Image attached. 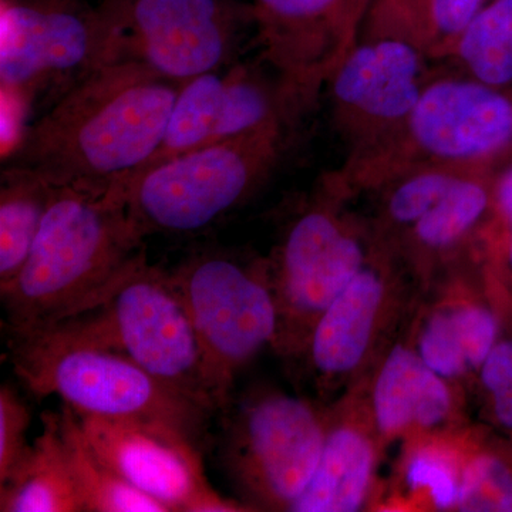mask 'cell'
Wrapping results in <instances>:
<instances>
[{"label": "cell", "mask_w": 512, "mask_h": 512, "mask_svg": "<svg viewBox=\"0 0 512 512\" xmlns=\"http://www.w3.org/2000/svg\"><path fill=\"white\" fill-rule=\"evenodd\" d=\"M181 84L140 63L101 64L20 131L5 168L52 185L127 184L160 147Z\"/></svg>", "instance_id": "cell-1"}, {"label": "cell", "mask_w": 512, "mask_h": 512, "mask_svg": "<svg viewBox=\"0 0 512 512\" xmlns=\"http://www.w3.org/2000/svg\"><path fill=\"white\" fill-rule=\"evenodd\" d=\"M126 185H53L25 265L0 288L9 335L92 308L146 251Z\"/></svg>", "instance_id": "cell-2"}, {"label": "cell", "mask_w": 512, "mask_h": 512, "mask_svg": "<svg viewBox=\"0 0 512 512\" xmlns=\"http://www.w3.org/2000/svg\"><path fill=\"white\" fill-rule=\"evenodd\" d=\"M13 372L36 399L59 396L83 416L148 421L201 444L212 414L116 350L43 328L9 335Z\"/></svg>", "instance_id": "cell-3"}, {"label": "cell", "mask_w": 512, "mask_h": 512, "mask_svg": "<svg viewBox=\"0 0 512 512\" xmlns=\"http://www.w3.org/2000/svg\"><path fill=\"white\" fill-rule=\"evenodd\" d=\"M47 328L123 353L185 399L217 412L183 298L171 272L151 265L146 251L96 305Z\"/></svg>", "instance_id": "cell-4"}, {"label": "cell", "mask_w": 512, "mask_h": 512, "mask_svg": "<svg viewBox=\"0 0 512 512\" xmlns=\"http://www.w3.org/2000/svg\"><path fill=\"white\" fill-rule=\"evenodd\" d=\"M275 123L154 165L128 181L127 202L146 235L204 231L241 207L278 163L286 127Z\"/></svg>", "instance_id": "cell-5"}, {"label": "cell", "mask_w": 512, "mask_h": 512, "mask_svg": "<svg viewBox=\"0 0 512 512\" xmlns=\"http://www.w3.org/2000/svg\"><path fill=\"white\" fill-rule=\"evenodd\" d=\"M170 272L200 342L215 409L228 412L239 373L278 338L269 261L210 251Z\"/></svg>", "instance_id": "cell-6"}, {"label": "cell", "mask_w": 512, "mask_h": 512, "mask_svg": "<svg viewBox=\"0 0 512 512\" xmlns=\"http://www.w3.org/2000/svg\"><path fill=\"white\" fill-rule=\"evenodd\" d=\"M345 201L323 185L268 259L279 319L274 349L284 359H302L316 322L375 247L373 232L345 211Z\"/></svg>", "instance_id": "cell-7"}, {"label": "cell", "mask_w": 512, "mask_h": 512, "mask_svg": "<svg viewBox=\"0 0 512 512\" xmlns=\"http://www.w3.org/2000/svg\"><path fill=\"white\" fill-rule=\"evenodd\" d=\"M326 426L328 404L276 389L242 397L221 446L239 501L249 511H292L318 467Z\"/></svg>", "instance_id": "cell-8"}, {"label": "cell", "mask_w": 512, "mask_h": 512, "mask_svg": "<svg viewBox=\"0 0 512 512\" xmlns=\"http://www.w3.org/2000/svg\"><path fill=\"white\" fill-rule=\"evenodd\" d=\"M421 296L409 266L375 238L366 264L322 313L303 353L320 396L345 392L369 376L412 320Z\"/></svg>", "instance_id": "cell-9"}, {"label": "cell", "mask_w": 512, "mask_h": 512, "mask_svg": "<svg viewBox=\"0 0 512 512\" xmlns=\"http://www.w3.org/2000/svg\"><path fill=\"white\" fill-rule=\"evenodd\" d=\"M103 64L134 62L173 82L217 72L251 23L238 0H104Z\"/></svg>", "instance_id": "cell-10"}, {"label": "cell", "mask_w": 512, "mask_h": 512, "mask_svg": "<svg viewBox=\"0 0 512 512\" xmlns=\"http://www.w3.org/2000/svg\"><path fill=\"white\" fill-rule=\"evenodd\" d=\"M512 147V89L471 79L427 82L400 136L363 165L375 173L372 188L389 180L394 163L474 165L495 163ZM393 178V180H394Z\"/></svg>", "instance_id": "cell-11"}, {"label": "cell", "mask_w": 512, "mask_h": 512, "mask_svg": "<svg viewBox=\"0 0 512 512\" xmlns=\"http://www.w3.org/2000/svg\"><path fill=\"white\" fill-rule=\"evenodd\" d=\"M3 99L26 103L47 84L74 83L103 64L99 12L82 0H2Z\"/></svg>", "instance_id": "cell-12"}, {"label": "cell", "mask_w": 512, "mask_h": 512, "mask_svg": "<svg viewBox=\"0 0 512 512\" xmlns=\"http://www.w3.org/2000/svg\"><path fill=\"white\" fill-rule=\"evenodd\" d=\"M426 60L399 37H362L336 67L328 82L333 116L352 143L353 163L400 136L426 87Z\"/></svg>", "instance_id": "cell-13"}, {"label": "cell", "mask_w": 512, "mask_h": 512, "mask_svg": "<svg viewBox=\"0 0 512 512\" xmlns=\"http://www.w3.org/2000/svg\"><path fill=\"white\" fill-rule=\"evenodd\" d=\"M373 0H251L262 59L299 111L360 40Z\"/></svg>", "instance_id": "cell-14"}, {"label": "cell", "mask_w": 512, "mask_h": 512, "mask_svg": "<svg viewBox=\"0 0 512 512\" xmlns=\"http://www.w3.org/2000/svg\"><path fill=\"white\" fill-rule=\"evenodd\" d=\"M79 419L96 453L168 512L249 511L241 501L228 500L212 487L202 466L200 444L187 434L148 421L83 414Z\"/></svg>", "instance_id": "cell-15"}, {"label": "cell", "mask_w": 512, "mask_h": 512, "mask_svg": "<svg viewBox=\"0 0 512 512\" xmlns=\"http://www.w3.org/2000/svg\"><path fill=\"white\" fill-rule=\"evenodd\" d=\"M463 262L426 289L431 298L417 306L407 335L426 365L461 390H474L478 372L493 349L498 318L483 278ZM424 291V292H426Z\"/></svg>", "instance_id": "cell-16"}, {"label": "cell", "mask_w": 512, "mask_h": 512, "mask_svg": "<svg viewBox=\"0 0 512 512\" xmlns=\"http://www.w3.org/2000/svg\"><path fill=\"white\" fill-rule=\"evenodd\" d=\"M367 402L383 446L467 427L464 390L434 372L409 335L394 340L366 377Z\"/></svg>", "instance_id": "cell-17"}, {"label": "cell", "mask_w": 512, "mask_h": 512, "mask_svg": "<svg viewBox=\"0 0 512 512\" xmlns=\"http://www.w3.org/2000/svg\"><path fill=\"white\" fill-rule=\"evenodd\" d=\"M366 377L328 404L318 467L291 512H357L372 504L384 446L367 402Z\"/></svg>", "instance_id": "cell-18"}, {"label": "cell", "mask_w": 512, "mask_h": 512, "mask_svg": "<svg viewBox=\"0 0 512 512\" xmlns=\"http://www.w3.org/2000/svg\"><path fill=\"white\" fill-rule=\"evenodd\" d=\"M493 164L471 167L423 218L386 244L409 266L423 292L463 262L468 245L494 227L500 173Z\"/></svg>", "instance_id": "cell-19"}, {"label": "cell", "mask_w": 512, "mask_h": 512, "mask_svg": "<svg viewBox=\"0 0 512 512\" xmlns=\"http://www.w3.org/2000/svg\"><path fill=\"white\" fill-rule=\"evenodd\" d=\"M42 426L28 454L0 483V511H86L60 430L59 412L43 413Z\"/></svg>", "instance_id": "cell-20"}, {"label": "cell", "mask_w": 512, "mask_h": 512, "mask_svg": "<svg viewBox=\"0 0 512 512\" xmlns=\"http://www.w3.org/2000/svg\"><path fill=\"white\" fill-rule=\"evenodd\" d=\"M487 0H373L363 37H399L427 57L450 56L454 43Z\"/></svg>", "instance_id": "cell-21"}, {"label": "cell", "mask_w": 512, "mask_h": 512, "mask_svg": "<svg viewBox=\"0 0 512 512\" xmlns=\"http://www.w3.org/2000/svg\"><path fill=\"white\" fill-rule=\"evenodd\" d=\"M476 426L416 437L403 443L400 490L427 510L456 511L461 477Z\"/></svg>", "instance_id": "cell-22"}, {"label": "cell", "mask_w": 512, "mask_h": 512, "mask_svg": "<svg viewBox=\"0 0 512 512\" xmlns=\"http://www.w3.org/2000/svg\"><path fill=\"white\" fill-rule=\"evenodd\" d=\"M483 278L498 318V335L478 372L474 393L480 399L484 426L512 434V284L485 247Z\"/></svg>", "instance_id": "cell-23"}, {"label": "cell", "mask_w": 512, "mask_h": 512, "mask_svg": "<svg viewBox=\"0 0 512 512\" xmlns=\"http://www.w3.org/2000/svg\"><path fill=\"white\" fill-rule=\"evenodd\" d=\"M60 430L86 512H168L133 485L96 453L82 429L79 414L63 403Z\"/></svg>", "instance_id": "cell-24"}, {"label": "cell", "mask_w": 512, "mask_h": 512, "mask_svg": "<svg viewBox=\"0 0 512 512\" xmlns=\"http://www.w3.org/2000/svg\"><path fill=\"white\" fill-rule=\"evenodd\" d=\"M53 185L39 175L5 168L0 187V288L10 284L32 251Z\"/></svg>", "instance_id": "cell-25"}, {"label": "cell", "mask_w": 512, "mask_h": 512, "mask_svg": "<svg viewBox=\"0 0 512 512\" xmlns=\"http://www.w3.org/2000/svg\"><path fill=\"white\" fill-rule=\"evenodd\" d=\"M225 83L227 72L217 70L181 84L160 147L133 177L170 158L211 143L221 117Z\"/></svg>", "instance_id": "cell-26"}, {"label": "cell", "mask_w": 512, "mask_h": 512, "mask_svg": "<svg viewBox=\"0 0 512 512\" xmlns=\"http://www.w3.org/2000/svg\"><path fill=\"white\" fill-rule=\"evenodd\" d=\"M450 56L471 79L512 89V0H487L460 33Z\"/></svg>", "instance_id": "cell-27"}, {"label": "cell", "mask_w": 512, "mask_h": 512, "mask_svg": "<svg viewBox=\"0 0 512 512\" xmlns=\"http://www.w3.org/2000/svg\"><path fill=\"white\" fill-rule=\"evenodd\" d=\"M474 165H419L383 185L386 192L380 205L379 218L372 228L375 238L384 244L399 238L423 218Z\"/></svg>", "instance_id": "cell-28"}, {"label": "cell", "mask_w": 512, "mask_h": 512, "mask_svg": "<svg viewBox=\"0 0 512 512\" xmlns=\"http://www.w3.org/2000/svg\"><path fill=\"white\" fill-rule=\"evenodd\" d=\"M456 511L512 512V434L478 426L464 464Z\"/></svg>", "instance_id": "cell-29"}, {"label": "cell", "mask_w": 512, "mask_h": 512, "mask_svg": "<svg viewBox=\"0 0 512 512\" xmlns=\"http://www.w3.org/2000/svg\"><path fill=\"white\" fill-rule=\"evenodd\" d=\"M30 419L28 403L12 384L3 383L0 387V483L8 480L32 446L28 441Z\"/></svg>", "instance_id": "cell-30"}, {"label": "cell", "mask_w": 512, "mask_h": 512, "mask_svg": "<svg viewBox=\"0 0 512 512\" xmlns=\"http://www.w3.org/2000/svg\"><path fill=\"white\" fill-rule=\"evenodd\" d=\"M488 247L512 284V164L498 175L497 220Z\"/></svg>", "instance_id": "cell-31"}]
</instances>
